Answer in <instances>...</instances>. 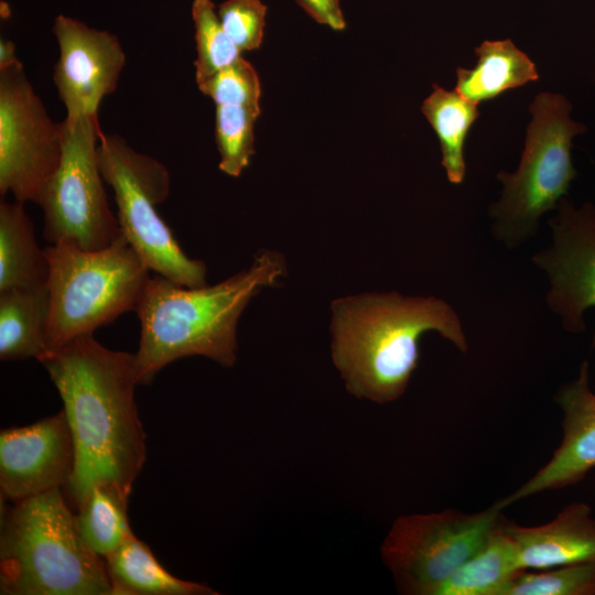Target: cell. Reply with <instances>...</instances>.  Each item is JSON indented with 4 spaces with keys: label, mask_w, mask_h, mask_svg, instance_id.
Instances as JSON below:
<instances>
[{
    "label": "cell",
    "mask_w": 595,
    "mask_h": 595,
    "mask_svg": "<svg viewBox=\"0 0 595 595\" xmlns=\"http://www.w3.org/2000/svg\"><path fill=\"white\" fill-rule=\"evenodd\" d=\"M75 468V447L64 410L0 434V494L13 502L64 488Z\"/></svg>",
    "instance_id": "obj_13"
},
{
    "label": "cell",
    "mask_w": 595,
    "mask_h": 595,
    "mask_svg": "<svg viewBox=\"0 0 595 595\" xmlns=\"http://www.w3.org/2000/svg\"><path fill=\"white\" fill-rule=\"evenodd\" d=\"M501 526L524 570L595 562V518L585 502L569 504L544 524L523 527L504 517Z\"/></svg>",
    "instance_id": "obj_15"
},
{
    "label": "cell",
    "mask_w": 595,
    "mask_h": 595,
    "mask_svg": "<svg viewBox=\"0 0 595 595\" xmlns=\"http://www.w3.org/2000/svg\"><path fill=\"white\" fill-rule=\"evenodd\" d=\"M0 534V594L112 595L104 558L82 539L63 488L13 502Z\"/></svg>",
    "instance_id": "obj_4"
},
{
    "label": "cell",
    "mask_w": 595,
    "mask_h": 595,
    "mask_svg": "<svg viewBox=\"0 0 595 595\" xmlns=\"http://www.w3.org/2000/svg\"><path fill=\"white\" fill-rule=\"evenodd\" d=\"M63 125V155L37 205L44 214V238L83 250L110 246L121 235L104 187L97 149L99 120L87 117Z\"/></svg>",
    "instance_id": "obj_8"
},
{
    "label": "cell",
    "mask_w": 595,
    "mask_h": 595,
    "mask_svg": "<svg viewBox=\"0 0 595 595\" xmlns=\"http://www.w3.org/2000/svg\"><path fill=\"white\" fill-rule=\"evenodd\" d=\"M22 62L15 53V45L12 41L1 37L0 40V71L20 65Z\"/></svg>",
    "instance_id": "obj_29"
},
{
    "label": "cell",
    "mask_w": 595,
    "mask_h": 595,
    "mask_svg": "<svg viewBox=\"0 0 595 595\" xmlns=\"http://www.w3.org/2000/svg\"><path fill=\"white\" fill-rule=\"evenodd\" d=\"M502 518L495 504L473 513L446 509L398 517L381 558L399 593L436 595L442 584L489 538Z\"/></svg>",
    "instance_id": "obj_9"
},
{
    "label": "cell",
    "mask_w": 595,
    "mask_h": 595,
    "mask_svg": "<svg viewBox=\"0 0 595 595\" xmlns=\"http://www.w3.org/2000/svg\"><path fill=\"white\" fill-rule=\"evenodd\" d=\"M316 22L335 31L345 29L346 23L339 0H295Z\"/></svg>",
    "instance_id": "obj_28"
},
{
    "label": "cell",
    "mask_w": 595,
    "mask_h": 595,
    "mask_svg": "<svg viewBox=\"0 0 595 595\" xmlns=\"http://www.w3.org/2000/svg\"><path fill=\"white\" fill-rule=\"evenodd\" d=\"M524 149L518 169L501 171L500 198L489 208L493 231L508 247L532 237L541 216L556 209L576 177L571 149L585 126L571 118L572 105L561 94L543 91L530 105Z\"/></svg>",
    "instance_id": "obj_6"
},
{
    "label": "cell",
    "mask_w": 595,
    "mask_h": 595,
    "mask_svg": "<svg viewBox=\"0 0 595 595\" xmlns=\"http://www.w3.org/2000/svg\"><path fill=\"white\" fill-rule=\"evenodd\" d=\"M216 105L260 107L261 84L255 67L244 57L197 84Z\"/></svg>",
    "instance_id": "obj_26"
},
{
    "label": "cell",
    "mask_w": 595,
    "mask_h": 595,
    "mask_svg": "<svg viewBox=\"0 0 595 595\" xmlns=\"http://www.w3.org/2000/svg\"><path fill=\"white\" fill-rule=\"evenodd\" d=\"M45 253L47 355L134 311L151 278V270L122 234L102 249L55 244L48 245Z\"/></svg>",
    "instance_id": "obj_5"
},
{
    "label": "cell",
    "mask_w": 595,
    "mask_h": 595,
    "mask_svg": "<svg viewBox=\"0 0 595 595\" xmlns=\"http://www.w3.org/2000/svg\"><path fill=\"white\" fill-rule=\"evenodd\" d=\"M474 52L473 68H456L454 89L477 105L539 79L536 64L509 39L484 41Z\"/></svg>",
    "instance_id": "obj_17"
},
{
    "label": "cell",
    "mask_w": 595,
    "mask_h": 595,
    "mask_svg": "<svg viewBox=\"0 0 595 595\" xmlns=\"http://www.w3.org/2000/svg\"><path fill=\"white\" fill-rule=\"evenodd\" d=\"M285 273L281 253L261 250L247 269L214 285L187 288L156 273L151 277L134 310L141 324L134 354L139 385H150L165 366L188 356L232 367L244 310Z\"/></svg>",
    "instance_id": "obj_3"
},
{
    "label": "cell",
    "mask_w": 595,
    "mask_h": 595,
    "mask_svg": "<svg viewBox=\"0 0 595 595\" xmlns=\"http://www.w3.org/2000/svg\"><path fill=\"white\" fill-rule=\"evenodd\" d=\"M129 495L113 485H97L76 508L75 522L88 548L101 558L132 534L127 516Z\"/></svg>",
    "instance_id": "obj_22"
},
{
    "label": "cell",
    "mask_w": 595,
    "mask_h": 595,
    "mask_svg": "<svg viewBox=\"0 0 595 595\" xmlns=\"http://www.w3.org/2000/svg\"><path fill=\"white\" fill-rule=\"evenodd\" d=\"M97 155L104 181L115 193L121 234L148 268L178 285H207L205 263L185 255L156 212L170 194L167 169L117 134L102 133Z\"/></svg>",
    "instance_id": "obj_7"
},
{
    "label": "cell",
    "mask_w": 595,
    "mask_h": 595,
    "mask_svg": "<svg viewBox=\"0 0 595 595\" xmlns=\"http://www.w3.org/2000/svg\"><path fill=\"white\" fill-rule=\"evenodd\" d=\"M63 125L54 122L23 64L0 71V194L37 203L60 166Z\"/></svg>",
    "instance_id": "obj_10"
},
{
    "label": "cell",
    "mask_w": 595,
    "mask_h": 595,
    "mask_svg": "<svg viewBox=\"0 0 595 595\" xmlns=\"http://www.w3.org/2000/svg\"><path fill=\"white\" fill-rule=\"evenodd\" d=\"M64 403L75 447L74 473L63 488L74 508L97 485L130 495L145 461V433L134 401L136 355L111 350L93 335L45 356Z\"/></svg>",
    "instance_id": "obj_1"
},
{
    "label": "cell",
    "mask_w": 595,
    "mask_h": 595,
    "mask_svg": "<svg viewBox=\"0 0 595 595\" xmlns=\"http://www.w3.org/2000/svg\"><path fill=\"white\" fill-rule=\"evenodd\" d=\"M260 107L216 105L215 141L220 155L219 169L237 177L255 154V123Z\"/></svg>",
    "instance_id": "obj_23"
},
{
    "label": "cell",
    "mask_w": 595,
    "mask_h": 595,
    "mask_svg": "<svg viewBox=\"0 0 595 595\" xmlns=\"http://www.w3.org/2000/svg\"><path fill=\"white\" fill-rule=\"evenodd\" d=\"M192 18L197 53L195 78L198 84L232 64L241 52L224 31L212 0H193Z\"/></svg>",
    "instance_id": "obj_24"
},
{
    "label": "cell",
    "mask_w": 595,
    "mask_h": 595,
    "mask_svg": "<svg viewBox=\"0 0 595 595\" xmlns=\"http://www.w3.org/2000/svg\"><path fill=\"white\" fill-rule=\"evenodd\" d=\"M48 261L21 202L0 203V291L45 285Z\"/></svg>",
    "instance_id": "obj_19"
},
{
    "label": "cell",
    "mask_w": 595,
    "mask_h": 595,
    "mask_svg": "<svg viewBox=\"0 0 595 595\" xmlns=\"http://www.w3.org/2000/svg\"><path fill=\"white\" fill-rule=\"evenodd\" d=\"M556 210L550 219L552 242L532 260L549 278V307L564 329L577 334L585 331L584 312L595 307V207H577L564 197Z\"/></svg>",
    "instance_id": "obj_11"
},
{
    "label": "cell",
    "mask_w": 595,
    "mask_h": 595,
    "mask_svg": "<svg viewBox=\"0 0 595 595\" xmlns=\"http://www.w3.org/2000/svg\"><path fill=\"white\" fill-rule=\"evenodd\" d=\"M555 402L563 413V437L549 462L517 490L495 502L499 509L540 494L575 485L595 467V393L589 388L588 364L560 388Z\"/></svg>",
    "instance_id": "obj_14"
},
{
    "label": "cell",
    "mask_w": 595,
    "mask_h": 595,
    "mask_svg": "<svg viewBox=\"0 0 595 595\" xmlns=\"http://www.w3.org/2000/svg\"><path fill=\"white\" fill-rule=\"evenodd\" d=\"M48 314L46 284L0 291V359L41 361L47 355Z\"/></svg>",
    "instance_id": "obj_16"
},
{
    "label": "cell",
    "mask_w": 595,
    "mask_h": 595,
    "mask_svg": "<svg viewBox=\"0 0 595 595\" xmlns=\"http://www.w3.org/2000/svg\"><path fill=\"white\" fill-rule=\"evenodd\" d=\"M331 311L332 359L347 391L359 399L380 404L399 399L428 332L468 350L457 313L442 299L374 292L336 299Z\"/></svg>",
    "instance_id": "obj_2"
},
{
    "label": "cell",
    "mask_w": 595,
    "mask_h": 595,
    "mask_svg": "<svg viewBox=\"0 0 595 595\" xmlns=\"http://www.w3.org/2000/svg\"><path fill=\"white\" fill-rule=\"evenodd\" d=\"M217 14L224 31L241 53L261 46L267 7L260 0H226L219 4Z\"/></svg>",
    "instance_id": "obj_27"
},
{
    "label": "cell",
    "mask_w": 595,
    "mask_h": 595,
    "mask_svg": "<svg viewBox=\"0 0 595 595\" xmlns=\"http://www.w3.org/2000/svg\"><path fill=\"white\" fill-rule=\"evenodd\" d=\"M504 595H595V562L523 570Z\"/></svg>",
    "instance_id": "obj_25"
},
{
    "label": "cell",
    "mask_w": 595,
    "mask_h": 595,
    "mask_svg": "<svg viewBox=\"0 0 595 595\" xmlns=\"http://www.w3.org/2000/svg\"><path fill=\"white\" fill-rule=\"evenodd\" d=\"M421 111L435 131L442 152V165L447 180L461 184L466 173L464 144L468 131L479 117L478 105L457 90H446L434 84L423 100Z\"/></svg>",
    "instance_id": "obj_21"
},
{
    "label": "cell",
    "mask_w": 595,
    "mask_h": 595,
    "mask_svg": "<svg viewBox=\"0 0 595 595\" xmlns=\"http://www.w3.org/2000/svg\"><path fill=\"white\" fill-rule=\"evenodd\" d=\"M502 518L487 541L455 570L436 595H504L524 569L516 543L502 529Z\"/></svg>",
    "instance_id": "obj_20"
},
{
    "label": "cell",
    "mask_w": 595,
    "mask_h": 595,
    "mask_svg": "<svg viewBox=\"0 0 595 595\" xmlns=\"http://www.w3.org/2000/svg\"><path fill=\"white\" fill-rule=\"evenodd\" d=\"M53 33L60 48L53 79L66 109L63 121L99 120V105L116 90L126 64L118 37L64 14L56 17Z\"/></svg>",
    "instance_id": "obj_12"
},
{
    "label": "cell",
    "mask_w": 595,
    "mask_h": 595,
    "mask_svg": "<svg viewBox=\"0 0 595 595\" xmlns=\"http://www.w3.org/2000/svg\"><path fill=\"white\" fill-rule=\"evenodd\" d=\"M112 595H216L208 585L184 581L167 572L150 548L132 533L104 558Z\"/></svg>",
    "instance_id": "obj_18"
}]
</instances>
